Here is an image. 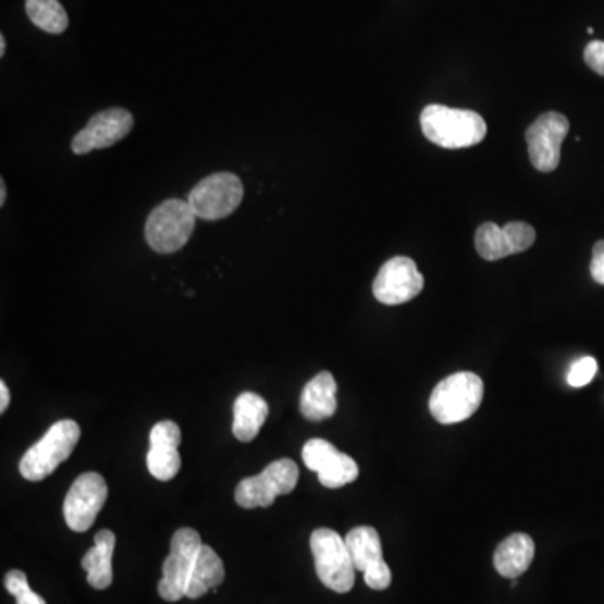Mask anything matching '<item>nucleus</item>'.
<instances>
[{
    "label": "nucleus",
    "mask_w": 604,
    "mask_h": 604,
    "mask_svg": "<svg viewBox=\"0 0 604 604\" xmlns=\"http://www.w3.org/2000/svg\"><path fill=\"white\" fill-rule=\"evenodd\" d=\"M420 125L427 139L447 150L473 147L488 135V125L479 113L443 104H429L421 111Z\"/></svg>",
    "instance_id": "obj_1"
},
{
    "label": "nucleus",
    "mask_w": 604,
    "mask_h": 604,
    "mask_svg": "<svg viewBox=\"0 0 604 604\" xmlns=\"http://www.w3.org/2000/svg\"><path fill=\"white\" fill-rule=\"evenodd\" d=\"M116 535L103 529L95 535V547L88 551L81 560V566L88 572V584L95 590H107L113 582V560Z\"/></svg>",
    "instance_id": "obj_17"
},
{
    "label": "nucleus",
    "mask_w": 604,
    "mask_h": 604,
    "mask_svg": "<svg viewBox=\"0 0 604 604\" xmlns=\"http://www.w3.org/2000/svg\"><path fill=\"white\" fill-rule=\"evenodd\" d=\"M356 571L367 572L383 559L380 534L370 526H359L345 538Z\"/></svg>",
    "instance_id": "obj_20"
},
{
    "label": "nucleus",
    "mask_w": 604,
    "mask_h": 604,
    "mask_svg": "<svg viewBox=\"0 0 604 604\" xmlns=\"http://www.w3.org/2000/svg\"><path fill=\"white\" fill-rule=\"evenodd\" d=\"M26 12L34 26L49 34H63L70 24L59 0H26Z\"/></svg>",
    "instance_id": "obj_21"
},
{
    "label": "nucleus",
    "mask_w": 604,
    "mask_h": 604,
    "mask_svg": "<svg viewBox=\"0 0 604 604\" xmlns=\"http://www.w3.org/2000/svg\"><path fill=\"white\" fill-rule=\"evenodd\" d=\"M591 275L601 286H604V241L596 242L591 259Z\"/></svg>",
    "instance_id": "obj_28"
},
{
    "label": "nucleus",
    "mask_w": 604,
    "mask_h": 604,
    "mask_svg": "<svg viewBox=\"0 0 604 604\" xmlns=\"http://www.w3.org/2000/svg\"><path fill=\"white\" fill-rule=\"evenodd\" d=\"M316 572L324 587L334 593H349L355 587V566L345 539L333 529H316L311 535Z\"/></svg>",
    "instance_id": "obj_5"
},
{
    "label": "nucleus",
    "mask_w": 604,
    "mask_h": 604,
    "mask_svg": "<svg viewBox=\"0 0 604 604\" xmlns=\"http://www.w3.org/2000/svg\"><path fill=\"white\" fill-rule=\"evenodd\" d=\"M336 390V380L330 371L316 374L300 395V414L311 421L333 417L337 410Z\"/></svg>",
    "instance_id": "obj_15"
},
{
    "label": "nucleus",
    "mask_w": 604,
    "mask_h": 604,
    "mask_svg": "<svg viewBox=\"0 0 604 604\" xmlns=\"http://www.w3.org/2000/svg\"><path fill=\"white\" fill-rule=\"evenodd\" d=\"M483 398V381L476 373L460 371L451 374L430 396V414L442 426H454L469 420L480 408Z\"/></svg>",
    "instance_id": "obj_2"
},
{
    "label": "nucleus",
    "mask_w": 604,
    "mask_h": 604,
    "mask_svg": "<svg viewBox=\"0 0 604 604\" xmlns=\"http://www.w3.org/2000/svg\"><path fill=\"white\" fill-rule=\"evenodd\" d=\"M5 200H8V187H5V182L2 180L0 182V206H5Z\"/></svg>",
    "instance_id": "obj_30"
},
{
    "label": "nucleus",
    "mask_w": 604,
    "mask_h": 604,
    "mask_svg": "<svg viewBox=\"0 0 604 604\" xmlns=\"http://www.w3.org/2000/svg\"><path fill=\"white\" fill-rule=\"evenodd\" d=\"M303 460L311 472L318 473L319 482L328 489L345 488L359 476L358 464L326 440H309L303 448Z\"/></svg>",
    "instance_id": "obj_13"
},
{
    "label": "nucleus",
    "mask_w": 604,
    "mask_h": 604,
    "mask_svg": "<svg viewBox=\"0 0 604 604\" xmlns=\"http://www.w3.org/2000/svg\"><path fill=\"white\" fill-rule=\"evenodd\" d=\"M4 584L5 590L17 600V604H46L45 597H40L30 590L26 572L19 571V569L9 571L5 575Z\"/></svg>",
    "instance_id": "obj_23"
},
{
    "label": "nucleus",
    "mask_w": 604,
    "mask_h": 604,
    "mask_svg": "<svg viewBox=\"0 0 604 604\" xmlns=\"http://www.w3.org/2000/svg\"><path fill=\"white\" fill-rule=\"evenodd\" d=\"M244 198V184L235 173L219 172L200 180L190 195L188 204L197 219L220 220L232 215Z\"/></svg>",
    "instance_id": "obj_7"
},
{
    "label": "nucleus",
    "mask_w": 604,
    "mask_h": 604,
    "mask_svg": "<svg viewBox=\"0 0 604 604\" xmlns=\"http://www.w3.org/2000/svg\"><path fill=\"white\" fill-rule=\"evenodd\" d=\"M535 554L532 538L522 532L509 535L498 544L494 554V566L504 578L517 579L528 571Z\"/></svg>",
    "instance_id": "obj_16"
},
{
    "label": "nucleus",
    "mask_w": 604,
    "mask_h": 604,
    "mask_svg": "<svg viewBox=\"0 0 604 604\" xmlns=\"http://www.w3.org/2000/svg\"><path fill=\"white\" fill-rule=\"evenodd\" d=\"M9 403H11V393H9L5 381H0V411L2 414H5V410H8Z\"/></svg>",
    "instance_id": "obj_29"
},
{
    "label": "nucleus",
    "mask_w": 604,
    "mask_h": 604,
    "mask_svg": "<svg viewBox=\"0 0 604 604\" xmlns=\"http://www.w3.org/2000/svg\"><path fill=\"white\" fill-rule=\"evenodd\" d=\"M269 407L262 396L252 392H244L234 403V432L235 439L249 443L259 435L260 429L268 420Z\"/></svg>",
    "instance_id": "obj_18"
},
{
    "label": "nucleus",
    "mask_w": 604,
    "mask_h": 604,
    "mask_svg": "<svg viewBox=\"0 0 604 604\" xmlns=\"http://www.w3.org/2000/svg\"><path fill=\"white\" fill-rule=\"evenodd\" d=\"M365 582L374 591H383L392 584V571H390L389 564L381 560L373 568L365 572Z\"/></svg>",
    "instance_id": "obj_26"
},
{
    "label": "nucleus",
    "mask_w": 604,
    "mask_h": 604,
    "mask_svg": "<svg viewBox=\"0 0 604 604\" xmlns=\"http://www.w3.org/2000/svg\"><path fill=\"white\" fill-rule=\"evenodd\" d=\"M81 429L74 420L56 421L46 435L24 454L19 470L24 479L39 482L51 476L73 454Z\"/></svg>",
    "instance_id": "obj_3"
},
{
    "label": "nucleus",
    "mask_w": 604,
    "mask_h": 604,
    "mask_svg": "<svg viewBox=\"0 0 604 604\" xmlns=\"http://www.w3.org/2000/svg\"><path fill=\"white\" fill-rule=\"evenodd\" d=\"M182 432L175 421H160L151 429L150 448H178Z\"/></svg>",
    "instance_id": "obj_24"
},
{
    "label": "nucleus",
    "mask_w": 604,
    "mask_h": 604,
    "mask_svg": "<svg viewBox=\"0 0 604 604\" xmlns=\"http://www.w3.org/2000/svg\"><path fill=\"white\" fill-rule=\"evenodd\" d=\"M5 54V37L0 36V56Z\"/></svg>",
    "instance_id": "obj_31"
},
{
    "label": "nucleus",
    "mask_w": 604,
    "mask_h": 604,
    "mask_svg": "<svg viewBox=\"0 0 604 604\" xmlns=\"http://www.w3.org/2000/svg\"><path fill=\"white\" fill-rule=\"evenodd\" d=\"M147 466L155 479L169 482L182 467L178 448H150L147 455Z\"/></svg>",
    "instance_id": "obj_22"
},
{
    "label": "nucleus",
    "mask_w": 604,
    "mask_h": 604,
    "mask_svg": "<svg viewBox=\"0 0 604 604\" xmlns=\"http://www.w3.org/2000/svg\"><path fill=\"white\" fill-rule=\"evenodd\" d=\"M133 126V114L125 108L99 111L88 121V125L74 136L71 150L74 155H88L93 150L114 147L132 133Z\"/></svg>",
    "instance_id": "obj_12"
},
{
    "label": "nucleus",
    "mask_w": 604,
    "mask_h": 604,
    "mask_svg": "<svg viewBox=\"0 0 604 604\" xmlns=\"http://www.w3.org/2000/svg\"><path fill=\"white\" fill-rule=\"evenodd\" d=\"M596 359L591 358V356H584V358L578 359V361L572 365L571 370H569V386H572V389H582V386L590 385L593 378L596 377Z\"/></svg>",
    "instance_id": "obj_25"
},
{
    "label": "nucleus",
    "mask_w": 604,
    "mask_h": 604,
    "mask_svg": "<svg viewBox=\"0 0 604 604\" xmlns=\"http://www.w3.org/2000/svg\"><path fill=\"white\" fill-rule=\"evenodd\" d=\"M584 61L594 73L604 76V42L603 40H591L584 49Z\"/></svg>",
    "instance_id": "obj_27"
},
{
    "label": "nucleus",
    "mask_w": 604,
    "mask_h": 604,
    "mask_svg": "<svg viewBox=\"0 0 604 604\" xmlns=\"http://www.w3.org/2000/svg\"><path fill=\"white\" fill-rule=\"evenodd\" d=\"M108 497L107 480L101 473H81L64 501V519L74 532H86L93 528L96 517L103 509Z\"/></svg>",
    "instance_id": "obj_9"
},
{
    "label": "nucleus",
    "mask_w": 604,
    "mask_h": 604,
    "mask_svg": "<svg viewBox=\"0 0 604 604\" xmlns=\"http://www.w3.org/2000/svg\"><path fill=\"white\" fill-rule=\"evenodd\" d=\"M426 286V278L418 272L410 257L398 256L381 266L373 282V294L381 305L398 306L415 299Z\"/></svg>",
    "instance_id": "obj_10"
},
{
    "label": "nucleus",
    "mask_w": 604,
    "mask_h": 604,
    "mask_svg": "<svg viewBox=\"0 0 604 604\" xmlns=\"http://www.w3.org/2000/svg\"><path fill=\"white\" fill-rule=\"evenodd\" d=\"M195 215L188 200L169 198L155 207L145 224L148 246L158 254H173L187 246L195 231Z\"/></svg>",
    "instance_id": "obj_4"
},
{
    "label": "nucleus",
    "mask_w": 604,
    "mask_h": 604,
    "mask_svg": "<svg viewBox=\"0 0 604 604\" xmlns=\"http://www.w3.org/2000/svg\"><path fill=\"white\" fill-rule=\"evenodd\" d=\"M201 546L195 529L182 528L173 534L169 557L163 563V578L158 582V594L163 600L175 603L187 597L188 581Z\"/></svg>",
    "instance_id": "obj_8"
},
{
    "label": "nucleus",
    "mask_w": 604,
    "mask_h": 604,
    "mask_svg": "<svg viewBox=\"0 0 604 604\" xmlns=\"http://www.w3.org/2000/svg\"><path fill=\"white\" fill-rule=\"evenodd\" d=\"M225 579L224 563L219 554L210 546L200 547L197 559H195L194 571L187 587V597L198 600L210 590H215Z\"/></svg>",
    "instance_id": "obj_19"
},
{
    "label": "nucleus",
    "mask_w": 604,
    "mask_h": 604,
    "mask_svg": "<svg viewBox=\"0 0 604 604\" xmlns=\"http://www.w3.org/2000/svg\"><path fill=\"white\" fill-rule=\"evenodd\" d=\"M534 227L526 222H510L506 227L485 222L476 232L477 252L485 260H498L523 252L534 246Z\"/></svg>",
    "instance_id": "obj_14"
},
{
    "label": "nucleus",
    "mask_w": 604,
    "mask_h": 604,
    "mask_svg": "<svg viewBox=\"0 0 604 604\" xmlns=\"http://www.w3.org/2000/svg\"><path fill=\"white\" fill-rule=\"evenodd\" d=\"M569 133V120L557 111H547L532 123L526 133L529 158L542 173L554 172L559 167L560 147Z\"/></svg>",
    "instance_id": "obj_11"
},
{
    "label": "nucleus",
    "mask_w": 604,
    "mask_h": 604,
    "mask_svg": "<svg viewBox=\"0 0 604 604\" xmlns=\"http://www.w3.org/2000/svg\"><path fill=\"white\" fill-rule=\"evenodd\" d=\"M299 469L291 458L272 461L262 473L242 480L235 489V502L242 509H257L274 504L279 495L296 489Z\"/></svg>",
    "instance_id": "obj_6"
}]
</instances>
